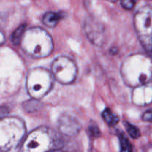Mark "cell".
Returning <instances> with one entry per match:
<instances>
[{"mask_svg": "<svg viewBox=\"0 0 152 152\" xmlns=\"http://www.w3.org/2000/svg\"><path fill=\"white\" fill-rule=\"evenodd\" d=\"M52 72L56 80L62 83H70L77 76L75 64L66 57L56 59L52 65Z\"/></svg>", "mask_w": 152, "mask_h": 152, "instance_id": "cell-4", "label": "cell"}, {"mask_svg": "<svg viewBox=\"0 0 152 152\" xmlns=\"http://www.w3.org/2000/svg\"><path fill=\"white\" fill-rule=\"evenodd\" d=\"M135 31L141 44L148 51L152 50V7L146 5L139 9L134 16Z\"/></svg>", "mask_w": 152, "mask_h": 152, "instance_id": "cell-2", "label": "cell"}, {"mask_svg": "<svg viewBox=\"0 0 152 152\" xmlns=\"http://www.w3.org/2000/svg\"><path fill=\"white\" fill-rule=\"evenodd\" d=\"M51 85V76L44 70H35L28 77L27 88L30 94L34 97L44 96L50 88Z\"/></svg>", "mask_w": 152, "mask_h": 152, "instance_id": "cell-3", "label": "cell"}, {"mask_svg": "<svg viewBox=\"0 0 152 152\" xmlns=\"http://www.w3.org/2000/svg\"><path fill=\"white\" fill-rule=\"evenodd\" d=\"M136 0H122L121 4L126 10H132L134 7Z\"/></svg>", "mask_w": 152, "mask_h": 152, "instance_id": "cell-12", "label": "cell"}, {"mask_svg": "<svg viewBox=\"0 0 152 152\" xmlns=\"http://www.w3.org/2000/svg\"><path fill=\"white\" fill-rule=\"evenodd\" d=\"M120 145H121V150L123 151H131L132 150V147L131 143L129 142V140L123 134H121L120 136Z\"/></svg>", "mask_w": 152, "mask_h": 152, "instance_id": "cell-11", "label": "cell"}, {"mask_svg": "<svg viewBox=\"0 0 152 152\" xmlns=\"http://www.w3.org/2000/svg\"><path fill=\"white\" fill-rule=\"evenodd\" d=\"M23 49L29 54L38 57L48 56L53 50V42L47 33L39 28L31 29L22 38Z\"/></svg>", "mask_w": 152, "mask_h": 152, "instance_id": "cell-1", "label": "cell"}, {"mask_svg": "<svg viewBox=\"0 0 152 152\" xmlns=\"http://www.w3.org/2000/svg\"><path fill=\"white\" fill-rule=\"evenodd\" d=\"M89 133L94 137H97L100 135V132L96 126H92L89 127Z\"/></svg>", "mask_w": 152, "mask_h": 152, "instance_id": "cell-13", "label": "cell"}, {"mask_svg": "<svg viewBox=\"0 0 152 152\" xmlns=\"http://www.w3.org/2000/svg\"><path fill=\"white\" fill-rule=\"evenodd\" d=\"M108 1H117V0H108Z\"/></svg>", "mask_w": 152, "mask_h": 152, "instance_id": "cell-17", "label": "cell"}, {"mask_svg": "<svg viewBox=\"0 0 152 152\" xmlns=\"http://www.w3.org/2000/svg\"><path fill=\"white\" fill-rule=\"evenodd\" d=\"M85 27L88 37L94 44L100 46L105 42V28L98 21L89 18Z\"/></svg>", "mask_w": 152, "mask_h": 152, "instance_id": "cell-5", "label": "cell"}, {"mask_svg": "<svg viewBox=\"0 0 152 152\" xmlns=\"http://www.w3.org/2000/svg\"><path fill=\"white\" fill-rule=\"evenodd\" d=\"M142 120L145 122L152 123V109L148 110L144 113L143 115H142Z\"/></svg>", "mask_w": 152, "mask_h": 152, "instance_id": "cell-14", "label": "cell"}, {"mask_svg": "<svg viewBox=\"0 0 152 152\" xmlns=\"http://www.w3.org/2000/svg\"><path fill=\"white\" fill-rule=\"evenodd\" d=\"M59 128L66 135H74L79 132L80 126L75 119L69 116H62L59 120Z\"/></svg>", "mask_w": 152, "mask_h": 152, "instance_id": "cell-6", "label": "cell"}, {"mask_svg": "<svg viewBox=\"0 0 152 152\" xmlns=\"http://www.w3.org/2000/svg\"><path fill=\"white\" fill-rule=\"evenodd\" d=\"M125 127H126V130H127L128 133L130 135V137L133 139H137L140 136V132L139 129L137 127H135L133 125L130 124L129 123L126 122L125 123Z\"/></svg>", "mask_w": 152, "mask_h": 152, "instance_id": "cell-10", "label": "cell"}, {"mask_svg": "<svg viewBox=\"0 0 152 152\" xmlns=\"http://www.w3.org/2000/svg\"><path fill=\"white\" fill-rule=\"evenodd\" d=\"M8 113H9L8 108L4 106H0V120L4 118V117H5L8 114Z\"/></svg>", "mask_w": 152, "mask_h": 152, "instance_id": "cell-15", "label": "cell"}, {"mask_svg": "<svg viewBox=\"0 0 152 152\" xmlns=\"http://www.w3.org/2000/svg\"><path fill=\"white\" fill-rule=\"evenodd\" d=\"M102 118L109 126H114L117 124L119 122V118L117 115L114 114L110 109L107 108L102 113Z\"/></svg>", "mask_w": 152, "mask_h": 152, "instance_id": "cell-8", "label": "cell"}, {"mask_svg": "<svg viewBox=\"0 0 152 152\" xmlns=\"http://www.w3.org/2000/svg\"><path fill=\"white\" fill-rule=\"evenodd\" d=\"M25 31V25H21L20 27L17 28L14 32L13 33L11 36V41L16 45H18L21 43L22 41V37H23Z\"/></svg>", "mask_w": 152, "mask_h": 152, "instance_id": "cell-9", "label": "cell"}, {"mask_svg": "<svg viewBox=\"0 0 152 152\" xmlns=\"http://www.w3.org/2000/svg\"><path fill=\"white\" fill-rule=\"evenodd\" d=\"M62 16L59 13H53V12H48L45 13L43 16V23L48 27L50 28H53L56 26L62 19Z\"/></svg>", "mask_w": 152, "mask_h": 152, "instance_id": "cell-7", "label": "cell"}, {"mask_svg": "<svg viewBox=\"0 0 152 152\" xmlns=\"http://www.w3.org/2000/svg\"><path fill=\"white\" fill-rule=\"evenodd\" d=\"M4 41H5V37H4V34L1 31H0V45L3 44Z\"/></svg>", "mask_w": 152, "mask_h": 152, "instance_id": "cell-16", "label": "cell"}]
</instances>
